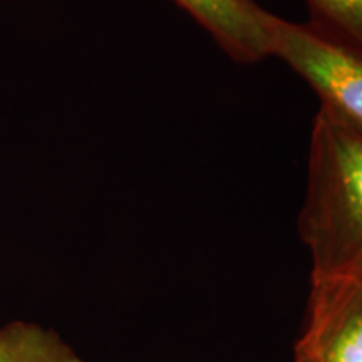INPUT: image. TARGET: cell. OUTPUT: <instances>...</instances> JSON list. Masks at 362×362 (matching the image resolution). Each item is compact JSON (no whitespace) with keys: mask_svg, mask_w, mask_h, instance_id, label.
<instances>
[{"mask_svg":"<svg viewBox=\"0 0 362 362\" xmlns=\"http://www.w3.org/2000/svg\"><path fill=\"white\" fill-rule=\"evenodd\" d=\"M298 232L310 253V277L362 279V136L324 110L312 126Z\"/></svg>","mask_w":362,"mask_h":362,"instance_id":"cell-1","label":"cell"},{"mask_svg":"<svg viewBox=\"0 0 362 362\" xmlns=\"http://www.w3.org/2000/svg\"><path fill=\"white\" fill-rule=\"evenodd\" d=\"M270 56L287 62L319 94L334 119L362 136V54L312 25L267 16Z\"/></svg>","mask_w":362,"mask_h":362,"instance_id":"cell-2","label":"cell"},{"mask_svg":"<svg viewBox=\"0 0 362 362\" xmlns=\"http://www.w3.org/2000/svg\"><path fill=\"white\" fill-rule=\"evenodd\" d=\"M297 354L310 362H362V279L310 277Z\"/></svg>","mask_w":362,"mask_h":362,"instance_id":"cell-3","label":"cell"},{"mask_svg":"<svg viewBox=\"0 0 362 362\" xmlns=\"http://www.w3.org/2000/svg\"><path fill=\"white\" fill-rule=\"evenodd\" d=\"M192 13L216 42L238 62H259L270 56L264 8L252 0H175Z\"/></svg>","mask_w":362,"mask_h":362,"instance_id":"cell-4","label":"cell"},{"mask_svg":"<svg viewBox=\"0 0 362 362\" xmlns=\"http://www.w3.org/2000/svg\"><path fill=\"white\" fill-rule=\"evenodd\" d=\"M0 362H84L56 334L34 324L0 329Z\"/></svg>","mask_w":362,"mask_h":362,"instance_id":"cell-5","label":"cell"},{"mask_svg":"<svg viewBox=\"0 0 362 362\" xmlns=\"http://www.w3.org/2000/svg\"><path fill=\"white\" fill-rule=\"evenodd\" d=\"M315 24L330 39L362 54V0H307Z\"/></svg>","mask_w":362,"mask_h":362,"instance_id":"cell-6","label":"cell"},{"mask_svg":"<svg viewBox=\"0 0 362 362\" xmlns=\"http://www.w3.org/2000/svg\"><path fill=\"white\" fill-rule=\"evenodd\" d=\"M293 362H310V361H309V359H305L304 356L297 354V352H296V356H293Z\"/></svg>","mask_w":362,"mask_h":362,"instance_id":"cell-7","label":"cell"}]
</instances>
